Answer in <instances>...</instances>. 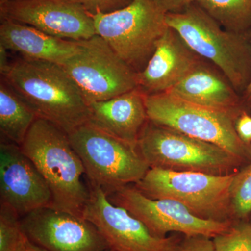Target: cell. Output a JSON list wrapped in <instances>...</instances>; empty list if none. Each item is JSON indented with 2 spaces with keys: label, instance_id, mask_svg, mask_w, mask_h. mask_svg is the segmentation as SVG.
Listing matches in <instances>:
<instances>
[{
  "label": "cell",
  "instance_id": "cell-1",
  "mask_svg": "<svg viewBox=\"0 0 251 251\" xmlns=\"http://www.w3.org/2000/svg\"><path fill=\"white\" fill-rule=\"evenodd\" d=\"M2 75L38 118L67 134L88 122V103L62 66L21 57L11 62Z\"/></svg>",
  "mask_w": 251,
  "mask_h": 251
},
{
  "label": "cell",
  "instance_id": "cell-2",
  "mask_svg": "<svg viewBox=\"0 0 251 251\" xmlns=\"http://www.w3.org/2000/svg\"><path fill=\"white\" fill-rule=\"evenodd\" d=\"M21 148L49 184L52 207L82 217L90 188L82 181L85 167L68 134L51 122L37 118Z\"/></svg>",
  "mask_w": 251,
  "mask_h": 251
},
{
  "label": "cell",
  "instance_id": "cell-3",
  "mask_svg": "<svg viewBox=\"0 0 251 251\" xmlns=\"http://www.w3.org/2000/svg\"><path fill=\"white\" fill-rule=\"evenodd\" d=\"M166 23L193 52L219 69L242 95L251 80V34L226 30L196 3L167 14Z\"/></svg>",
  "mask_w": 251,
  "mask_h": 251
},
{
  "label": "cell",
  "instance_id": "cell-4",
  "mask_svg": "<svg viewBox=\"0 0 251 251\" xmlns=\"http://www.w3.org/2000/svg\"><path fill=\"white\" fill-rule=\"evenodd\" d=\"M149 120L163 128L214 144L242 160L251 162V144L236 130L242 113L224 111L186 101L170 93L145 95Z\"/></svg>",
  "mask_w": 251,
  "mask_h": 251
},
{
  "label": "cell",
  "instance_id": "cell-5",
  "mask_svg": "<svg viewBox=\"0 0 251 251\" xmlns=\"http://www.w3.org/2000/svg\"><path fill=\"white\" fill-rule=\"evenodd\" d=\"M234 174L150 168L135 186L152 199H169L181 203L202 219L235 221L231 199Z\"/></svg>",
  "mask_w": 251,
  "mask_h": 251
},
{
  "label": "cell",
  "instance_id": "cell-6",
  "mask_svg": "<svg viewBox=\"0 0 251 251\" xmlns=\"http://www.w3.org/2000/svg\"><path fill=\"white\" fill-rule=\"evenodd\" d=\"M88 13L96 34L137 74L146 67L168 28L166 14L152 0H133L108 14Z\"/></svg>",
  "mask_w": 251,
  "mask_h": 251
},
{
  "label": "cell",
  "instance_id": "cell-7",
  "mask_svg": "<svg viewBox=\"0 0 251 251\" xmlns=\"http://www.w3.org/2000/svg\"><path fill=\"white\" fill-rule=\"evenodd\" d=\"M68 136L83 163L89 184L99 186L107 196L136 184L150 168L138 148L88 122Z\"/></svg>",
  "mask_w": 251,
  "mask_h": 251
},
{
  "label": "cell",
  "instance_id": "cell-8",
  "mask_svg": "<svg viewBox=\"0 0 251 251\" xmlns=\"http://www.w3.org/2000/svg\"><path fill=\"white\" fill-rule=\"evenodd\" d=\"M137 147L150 168L227 175L246 166L217 145L163 128L150 120Z\"/></svg>",
  "mask_w": 251,
  "mask_h": 251
},
{
  "label": "cell",
  "instance_id": "cell-9",
  "mask_svg": "<svg viewBox=\"0 0 251 251\" xmlns=\"http://www.w3.org/2000/svg\"><path fill=\"white\" fill-rule=\"evenodd\" d=\"M62 67L88 104L138 88L137 73L98 35L81 41L79 52Z\"/></svg>",
  "mask_w": 251,
  "mask_h": 251
},
{
  "label": "cell",
  "instance_id": "cell-10",
  "mask_svg": "<svg viewBox=\"0 0 251 251\" xmlns=\"http://www.w3.org/2000/svg\"><path fill=\"white\" fill-rule=\"evenodd\" d=\"M115 205L126 209L158 237L179 232L186 237L214 238L228 230L234 221H217L195 215L181 203L169 199H152L135 185H128L108 195Z\"/></svg>",
  "mask_w": 251,
  "mask_h": 251
},
{
  "label": "cell",
  "instance_id": "cell-11",
  "mask_svg": "<svg viewBox=\"0 0 251 251\" xmlns=\"http://www.w3.org/2000/svg\"><path fill=\"white\" fill-rule=\"evenodd\" d=\"M90 198L82 217L96 226L115 251H178L176 238L155 235L125 208L112 204L99 186L89 184Z\"/></svg>",
  "mask_w": 251,
  "mask_h": 251
},
{
  "label": "cell",
  "instance_id": "cell-12",
  "mask_svg": "<svg viewBox=\"0 0 251 251\" xmlns=\"http://www.w3.org/2000/svg\"><path fill=\"white\" fill-rule=\"evenodd\" d=\"M23 232L49 251H104L108 243L93 224L52 207L31 211L21 217Z\"/></svg>",
  "mask_w": 251,
  "mask_h": 251
},
{
  "label": "cell",
  "instance_id": "cell-13",
  "mask_svg": "<svg viewBox=\"0 0 251 251\" xmlns=\"http://www.w3.org/2000/svg\"><path fill=\"white\" fill-rule=\"evenodd\" d=\"M0 16L60 39L83 41L97 35L88 11L71 0H9L0 4Z\"/></svg>",
  "mask_w": 251,
  "mask_h": 251
},
{
  "label": "cell",
  "instance_id": "cell-14",
  "mask_svg": "<svg viewBox=\"0 0 251 251\" xmlns=\"http://www.w3.org/2000/svg\"><path fill=\"white\" fill-rule=\"evenodd\" d=\"M0 203L20 217L31 211L52 207V193L46 179L19 145H0Z\"/></svg>",
  "mask_w": 251,
  "mask_h": 251
},
{
  "label": "cell",
  "instance_id": "cell-15",
  "mask_svg": "<svg viewBox=\"0 0 251 251\" xmlns=\"http://www.w3.org/2000/svg\"><path fill=\"white\" fill-rule=\"evenodd\" d=\"M204 62L168 27L146 67L137 74L138 88L145 95L166 93Z\"/></svg>",
  "mask_w": 251,
  "mask_h": 251
},
{
  "label": "cell",
  "instance_id": "cell-16",
  "mask_svg": "<svg viewBox=\"0 0 251 251\" xmlns=\"http://www.w3.org/2000/svg\"><path fill=\"white\" fill-rule=\"evenodd\" d=\"M88 105L89 124L138 148L140 135L149 122L145 94L140 89Z\"/></svg>",
  "mask_w": 251,
  "mask_h": 251
},
{
  "label": "cell",
  "instance_id": "cell-17",
  "mask_svg": "<svg viewBox=\"0 0 251 251\" xmlns=\"http://www.w3.org/2000/svg\"><path fill=\"white\" fill-rule=\"evenodd\" d=\"M0 45L23 58L63 66L79 52L81 41L54 37L27 25L1 19Z\"/></svg>",
  "mask_w": 251,
  "mask_h": 251
},
{
  "label": "cell",
  "instance_id": "cell-18",
  "mask_svg": "<svg viewBox=\"0 0 251 251\" xmlns=\"http://www.w3.org/2000/svg\"><path fill=\"white\" fill-rule=\"evenodd\" d=\"M167 93L207 108L244 112L240 94L219 69L206 61Z\"/></svg>",
  "mask_w": 251,
  "mask_h": 251
},
{
  "label": "cell",
  "instance_id": "cell-19",
  "mask_svg": "<svg viewBox=\"0 0 251 251\" xmlns=\"http://www.w3.org/2000/svg\"><path fill=\"white\" fill-rule=\"evenodd\" d=\"M35 112L4 80L0 84V132L2 141L21 146L33 123Z\"/></svg>",
  "mask_w": 251,
  "mask_h": 251
},
{
  "label": "cell",
  "instance_id": "cell-20",
  "mask_svg": "<svg viewBox=\"0 0 251 251\" xmlns=\"http://www.w3.org/2000/svg\"><path fill=\"white\" fill-rule=\"evenodd\" d=\"M196 3L226 30L251 34V0H196Z\"/></svg>",
  "mask_w": 251,
  "mask_h": 251
},
{
  "label": "cell",
  "instance_id": "cell-21",
  "mask_svg": "<svg viewBox=\"0 0 251 251\" xmlns=\"http://www.w3.org/2000/svg\"><path fill=\"white\" fill-rule=\"evenodd\" d=\"M234 221L246 220L251 212V162L234 175L231 187Z\"/></svg>",
  "mask_w": 251,
  "mask_h": 251
},
{
  "label": "cell",
  "instance_id": "cell-22",
  "mask_svg": "<svg viewBox=\"0 0 251 251\" xmlns=\"http://www.w3.org/2000/svg\"><path fill=\"white\" fill-rule=\"evenodd\" d=\"M25 237L20 216L9 206L0 203V251H20Z\"/></svg>",
  "mask_w": 251,
  "mask_h": 251
},
{
  "label": "cell",
  "instance_id": "cell-23",
  "mask_svg": "<svg viewBox=\"0 0 251 251\" xmlns=\"http://www.w3.org/2000/svg\"><path fill=\"white\" fill-rule=\"evenodd\" d=\"M215 251H251V224L234 221L228 230L213 238Z\"/></svg>",
  "mask_w": 251,
  "mask_h": 251
},
{
  "label": "cell",
  "instance_id": "cell-24",
  "mask_svg": "<svg viewBox=\"0 0 251 251\" xmlns=\"http://www.w3.org/2000/svg\"><path fill=\"white\" fill-rule=\"evenodd\" d=\"M80 4L91 14L97 12L108 14L123 9L133 0H71Z\"/></svg>",
  "mask_w": 251,
  "mask_h": 251
},
{
  "label": "cell",
  "instance_id": "cell-25",
  "mask_svg": "<svg viewBox=\"0 0 251 251\" xmlns=\"http://www.w3.org/2000/svg\"><path fill=\"white\" fill-rule=\"evenodd\" d=\"M211 238L204 236L186 237L178 251H215Z\"/></svg>",
  "mask_w": 251,
  "mask_h": 251
},
{
  "label": "cell",
  "instance_id": "cell-26",
  "mask_svg": "<svg viewBox=\"0 0 251 251\" xmlns=\"http://www.w3.org/2000/svg\"><path fill=\"white\" fill-rule=\"evenodd\" d=\"M156 6L165 14L179 12L189 5L196 3V0H152Z\"/></svg>",
  "mask_w": 251,
  "mask_h": 251
},
{
  "label": "cell",
  "instance_id": "cell-27",
  "mask_svg": "<svg viewBox=\"0 0 251 251\" xmlns=\"http://www.w3.org/2000/svg\"><path fill=\"white\" fill-rule=\"evenodd\" d=\"M236 130L239 138L245 143L251 144V114L243 112L236 122Z\"/></svg>",
  "mask_w": 251,
  "mask_h": 251
},
{
  "label": "cell",
  "instance_id": "cell-28",
  "mask_svg": "<svg viewBox=\"0 0 251 251\" xmlns=\"http://www.w3.org/2000/svg\"><path fill=\"white\" fill-rule=\"evenodd\" d=\"M242 108L244 112L251 113V80L242 95Z\"/></svg>",
  "mask_w": 251,
  "mask_h": 251
},
{
  "label": "cell",
  "instance_id": "cell-29",
  "mask_svg": "<svg viewBox=\"0 0 251 251\" xmlns=\"http://www.w3.org/2000/svg\"><path fill=\"white\" fill-rule=\"evenodd\" d=\"M7 49L0 45V72L2 75L7 70L11 62H9V54Z\"/></svg>",
  "mask_w": 251,
  "mask_h": 251
},
{
  "label": "cell",
  "instance_id": "cell-30",
  "mask_svg": "<svg viewBox=\"0 0 251 251\" xmlns=\"http://www.w3.org/2000/svg\"><path fill=\"white\" fill-rule=\"evenodd\" d=\"M20 251H49L44 248L36 245L34 243L31 242L27 237L25 239Z\"/></svg>",
  "mask_w": 251,
  "mask_h": 251
},
{
  "label": "cell",
  "instance_id": "cell-31",
  "mask_svg": "<svg viewBox=\"0 0 251 251\" xmlns=\"http://www.w3.org/2000/svg\"><path fill=\"white\" fill-rule=\"evenodd\" d=\"M7 1H9V0H0V4H3V3L6 2Z\"/></svg>",
  "mask_w": 251,
  "mask_h": 251
},
{
  "label": "cell",
  "instance_id": "cell-32",
  "mask_svg": "<svg viewBox=\"0 0 251 251\" xmlns=\"http://www.w3.org/2000/svg\"><path fill=\"white\" fill-rule=\"evenodd\" d=\"M115 251L112 250V249H110V248H109V249H106V250H105V251Z\"/></svg>",
  "mask_w": 251,
  "mask_h": 251
},
{
  "label": "cell",
  "instance_id": "cell-33",
  "mask_svg": "<svg viewBox=\"0 0 251 251\" xmlns=\"http://www.w3.org/2000/svg\"><path fill=\"white\" fill-rule=\"evenodd\" d=\"M249 217H250V221H249V222H250V224H251V212L250 216H249Z\"/></svg>",
  "mask_w": 251,
  "mask_h": 251
}]
</instances>
